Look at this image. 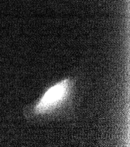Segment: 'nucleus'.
<instances>
[{
  "instance_id": "f257e3e1",
  "label": "nucleus",
  "mask_w": 130,
  "mask_h": 147,
  "mask_svg": "<svg viewBox=\"0 0 130 147\" xmlns=\"http://www.w3.org/2000/svg\"><path fill=\"white\" fill-rule=\"evenodd\" d=\"M77 82L75 76H68L47 87L36 102L25 107L26 119L34 123L71 121L74 119Z\"/></svg>"
}]
</instances>
